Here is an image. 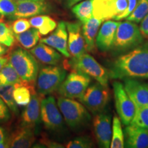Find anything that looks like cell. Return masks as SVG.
I'll use <instances>...</instances> for the list:
<instances>
[{"label": "cell", "instance_id": "obj_1", "mask_svg": "<svg viewBox=\"0 0 148 148\" xmlns=\"http://www.w3.org/2000/svg\"><path fill=\"white\" fill-rule=\"evenodd\" d=\"M111 79L148 78V43L137 46L118 57L108 69Z\"/></svg>", "mask_w": 148, "mask_h": 148}, {"label": "cell", "instance_id": "obj_2", "mask_svg": "<svg viewBox=\"0 0 148 148\" xmlns=\"http://www.w3.org/2000/svg\"><path fill=\"white\" fill-rule=\"evenodd\" d=\"M143 42V36L134 22L125 21L119 23L116 29L112 50L119 54L132 50Z\"/></svg>", "mask_w": 148, "mask_h": 148}, {"label": "cell", "instance_id": "obj_3", "mask_svg": "<svg viewBox=\"0 0 148 148\" xmlns=\"http://www.w3.org/2000/svg\"><path fill=\"white\" fill-rule=\"evenodd\" d=\"M9 62L24 82L34 84L38 76V65L30 51L17 48L9 56Z\"/></svg>", "mask_w": 148, "mask_h": 148}, {"label": "cell", "instance_id": "obj_4", "mask_svg": "<svg viewBox=\"0 0 148 148\" xmlns=\"http://www.w3.org/2000/svg\"><path fill=\"white\" fill-rule=\"evenodd\" d=\"M57 105L66 124L71 128L77 129L90 121L89 112L82 103L73 99L61 97L58 99Z\"/></svg>", "mask_w": 148, "mask_h": 148}, {"label": "cell", "instance_id": "obj_5", "mask_svg": "<svg viewBox=\"0 0 148 148\" xmlns=\"http://www.w3.org/2000/svg\"><path fill=\"white\" fill-rule=\"evenodd\" d=\"M68 64L73 71L85 74L95 79L97 82L104 86H108L109 75L108 69L101 65L92 56L83 53L77 58H72Z\"/></svg>", "mask_w": 148, "mask_h": 148}, {"label": "cell", "instance_id": "obj_6", "mask_svg": "<svg viewBox=\"0 0 148 148\" xmlns=\"http://www.w3.org/2000/svg\"><path fill=\"white\" fill-rule=\"evenodd\" d=\"M66 76L65 69L60 66H44L38 72L37 76V92L42 96L52 93L58 89Z\"/></svg>", "mask_w": 148, "mask_h": 148}, {"label": "cell", "instance_id": "obj_7", "mask_svg": "<svg viewBox=\"0 0 148 148\" xmlns=\"http://www.w3.org/2000/svg\"><path fill=\"white\" fill-rule=\"evenodd\" d=\"M110 97L108 86L99 82L88 86L79 101L93 114L102 112L108 104Z\"/></svg>", "mask_w": 148, "mask_h": 148}, {"label": "cell", "instance_id": "obj_8", "mask_svg": "<svg viewBox=\"0 0 148 148\" xmlns=\"http://www.w3.org/2000/svg\"><path fill=\"white\" fill-rule=\"evenodd\" d=\"M90 83V77L85 74L73 71L65 77L58 91L61 96L70 99H80Z\"/></svg>", "mask_w": 148, "mask_h": 148}, {"label": "cell", "instance_id": "obj_9", "mask_svg": "<svg viewBox=\"0 0 148 148\" xmlns=\"http://www.w3.org/2000/svg\"><path fill=\"white\" fill-rule=\"evenodd\" d=\"M92 16L101 21L119 19L126 10L127 0H92Z\"/></svg>", "mask_w": 148, "mask_h": 148}, {"label": "cell", "instance_id": "obj_10", "mask_svg": "<svg viewBox=\"0 0 148 148\" xmlns=\"http://www.w3.org/2000/svg\"><path fill=\"white\" fill-rule=\"evenodd\" d=\"M113 91L116 112L121 123L127 125L131 123L136 112V106L119 82L113 83Z\"/></svg>", "mask_w": 148, "mask_h": 148}, {"label": "cell", "instance_id": "obj_11", "mask_svg": "<svg viewBox=\"0 0 148 148\" xmlns=\"http://www.w3.org/2000/svg\"><path fill=\"white\" fill-rule=\"evenodd\" d=\"M40 119L44 126L49 130H60L63 126L62 114L52 96L42 99L40 102Z\"/></svg>", "mask_w": 148, "mask_h": 148}, {"label": "cell", "instance_id": "obj_12", "mask_svg": "<svg viewBox=\"0 0 148 148\" xmlns=\"http://www.w3.org/2000/svg\"><path fill=\"white\" fill-rule=\"evenodd\" d=\"M93 130L98 145L100 147L108 148L112 138L111 116L104 112H99L94 116Z\"/></svg>", "mask_w": 148, "mask_h": 148}, {"label": "cell", "instance_id": "obj_13", "mask_svg": "<svg viewBox=\"0 0 148 148\" xmlns=\"http://www.w3.org/2000/svg\"><path fill=\"white\" fill-rule=\"evenodd\" d=\"M68 32V49L72 58H77L86 51L81 23L65 22Z\"/></svg>", "mask_w": 148, "mask_h": 148}, {"label": "cell", "instance_id": "obj_14", "mask_svg": "<svg viewBox=\"0 0 148 148\" xmlns=\"http://www.w3.org/2000/svg\"><path fill=\"white\" fill-rule=\"evenodd\" d=\"M40 42L54 48L66 58L71 57L68 49V32L64 21L59 22L53 32L49 36L41 38Z\"/></svg>", "mask_w": 148, "mask_h": 148}, {"label": "cell", "instance_id": "obj_15", "mask_svg": "<svg viewBox=\"0 0 148 148\" xmlns=\"http://www.w3.org/2000/svg\"><path fill=\"white\" fill-rule=\"evenodd\" d=\"M124 88L136 108L148 105V86L133 78H125Z\"/></svg>", "mask_w": 148, "mask_h": 148}, {"label": "cell", "instance_id": "obj_16", "mask_svg": "<svg viewBox=\"0 0 148 148\" xmlns=\"http://www.w3.org/2000/svg\"><path fill=\"white\" fill-rule=\"evenodd\" d=\"M42 95L35 92L21 114V126L34 129L39 123L40 118V102Z\"/></svg>", "mask_w": 148, "mask_h": 148}, {"label": "cell", "instance_id": "obj_17", "mask_svg": "<svg viewBox=\"0 0 148 148\" xmlns=\"http://www.w3.org/2000/svg\"><path fill=\"white\" fill-rule=\"evenodd\" d=\"M49 9V5L45 1H17L16 10L12 19L40 15L47 12Z\"/></svg>", "mask_w": 148, "mask_h": 148}, {"label": "cell", "instance_id": "obj_18", "mask_svg": "<svg viewBox=\"0 0 148 148\" xmlns=\"http://www.w3.org/2000/svg\"><path fill=\"white\" fill-rule=\"evenodd\" d=\"M119 22L108 20L102 24L96 37L95 45L101 51L106 52L112 49L115 33Z\"/></svg>", "mask_w": 148, "mask_h": 148}, {"label": "cell", "instance_id": "obj_19", "mask_svg": "<svg viewBox=\"0 0 148 148\" xmlns=\"http://www.w3.org/2000/svg\"><path fill=\"white\" fill-rule=\"evenodd\" d=\"M123 133L125 138V147L129 148L148 147V130L130 123L125 127Z\"/></svg>", "mask_w": 148, "mask_h": 148}, {"label": "cell", "instance_id": "obj_20", "mask_svg": "<svg viewBox=\"0 0 148 148\" xmlns=\"http://www.w3.org/2000/svg\"><path fill=\"white\" fill-rule=\"evenodd\" d=\"M34 141V129L23 126L15 130L7 140L8 147L12 148L31 147Z\"/></svg>", "mask_w": 148, "mask_h": 148}, {"label": "cell", "instance_id": "obj_21", "mask_svg": "<svg viewBox=\"0 0 148 148\" xmlns=\"http://www.w3.org/2000/svg\"><path fill=\"white\" fill-rule=\"evenodd\" d=\"M30 52L40 62L49 65H56L62 60V56L56 49L41 42L34 46Z\"/></svg>", "mask_w": 148, "mask_h": 148}, {"label": "cell", "instance_id": "obj_22", "mask_svg": "<svg viewBox=\"0 0 148 148\" xmlns=\"http://www.w3.org/2000/svg\"><path fill=\"white\" fill-rule=\"evenodd\" d=\"M102 21L92 16L90 19L82 23V34L84 38L86 51H92L95 47L96 37Z\"/></svg>", "mask_w": 148, "mask_h": 148}, {"label": "cell", "instance_id": "obj_23", "mask_svg": "<svg viewBox=\"0 0 148 148\" xmlns=\"http://www.w3.org/2000/svg\"><path fill=\"white\" fill-rule=\"evenodd\" d=\"M31 26L39 31L40 35L45 36L54 30L57 23L52 18L47 15H37L29 20Z\"/></svg>", "mask_w": 148, "mask_h": 148}, {"label": "cell", "instance_id": "obj_24", "mask_svg": "<svg viewBox=\"0 0 148 148\" xmlns=\"http://www.w3.org/2000/svg\"><path fill=\"white\" fill-rule=\"evenodd\" d=\"M30 84L23 82L14 84H4L0 85V97L3 99L5 104L10 110H12L14 113H18V105L16 104L15 100L14 99L13 92L14 90L18 86L21 85H29Z\"/></svg>", "mask_w": 148, "mask_h": 148}, {"label": "cell", "instance_id": "obj_25", "mask_svg": "<svg viewBox=\"0 0 148 148\" xmlns=\"http://www.w3.org/2000/svg\"><path fill=\"white\" fill-rule=\"evenodd\" d=\"M16 40L20 45L25 49H31L36 45L40 38L39 31L35 27L27 29L25 32L18 34H14Z\"/></svg>", "mask_w": 148, "mask_h": 148}, {"label": "cell", "instance_id": "obj_26", "mask_svg": "<svg viewBox=\"0 0 148 148\" xmlns=\"http://www.w3.org/2000/svg\"><path fill=\"white\" fill-rule=\"evenodd\" d=\"M71 11L74 15L83 23L92 16V0H84L72 6Z\"/></svg>", "mask_w": 148, "mask_h": 148}, {"label": "cell", "instance_id": "obj_27", "mask_svg": "<svg viewBox=\"0 0 148 148\" xmlns=\"http://www.w3.org/2000/svg\"><path fill=\"white\" fill-rule=\"evenodd\" d=\"M35 92L34 84L21 85L14 89V99L18 106H26L30 101L32 94Z\"/></svg>", "mask_w": 148, "mask_h": 148}, {"label": "cell", "instance_id": "obj_28", "mask_svg": "<svg viewBox=\"0 0 148 148\" xmlns=\"http://www.w3.org/2000/svg\"><path fill=\"white\" fill-rule=\"evenodd\" d=\"M23 82H24L10 62H7L0 71V85L14 84Z\"/></svg>", "mask_w": 148, "mask_h": 148}, {"label": "cell", "instance_id": "obj_29", "mask_svg": "<svg viewBox=\"0 0 148 148\" xmlns=\"http://www.w3.org/2000/svg\"><path fill=\"white\" fill-rule=\"evenodd\" d=\"M112 138L110 147L123 148L125 147L124 133L121 127V123L117 116H114L112 120Z\"/></svg>", "mask_w": 148, "mask_h": 148}, {"label": "cell", "instance_id": "obj_30", "mask_svg": "<svg viewBox=\"0 0 148 148\" xmlns=\"http://www.w3.org/2000/svg\"><path fill=\"white\" fill-rule=\"evenodd\" d=\"M148 14V0H138L132 12L126 18L127 21L138 23Z\"/></svg>", "mask_w": 148, "mask_h": 148}, {"label": "cell", "instance_id": "obj_31", "mask_svg": "<svg viewBox=\"0 0 148 148\" xmlns=\"http://www.w3.org/2000/svg\"><path fill=\"white\" fill-rule=\"evenodd\" d=\"M15 42V37L10 25L0 18V43L6 47L13 46Z\"/></svg>", "mask_w": 148, "mask_h": 148}, {"label": "cell", "instance_id": "obj_32", "mask_svg": "<svg viewBox=\"0 0 148 148\" xmlns=\"http://www.w3.org/2000/svg\"><path fill=\"white\" fill-rule=\"evenodd\" d=\"M130 123L148 130V105L136 108V112Z\"/></svg>", "mask_w": 148, "mask_h": 148}, {"label": "cell", "instance_id": "obj_33", "mask_svg": "<svg viewBox=\"0 0 148 148\" xmlns=\"http://www.w3.org/2000/svg\"><path fill=\"white\" fill-rule=\"evenodd\" d=\"M16 7V0H0V15L12 18Z\"/></svg>", "mask_w": 148, "mask_h": 148}, {"label": "cell", "instance_id": "obj_34", "mask_svg": "<svg viewBox=\"0 0 148 148\" xmlns=\"http://www.w3.org/2000/svg\"><path fill=\"white\" fill-rule=\"evenodd\" d=\"M92 140L87 136H80L70 140L66 144L67 148H89L92 147Z\"/></svg>", "mask_w": 148, "mask_h": 148}, {"label": "cell", "instance_id": "obj_35", "mask_svg": "<svg viewBox=\"0 0 148 148\" xmlns=\"http://www.w3.org/2000/svg\"><path fill=\"white\" fill-rule=\"evenodd\" d=\"M10 27L14 34H18L30 28L31 25L25 18H20L10 24Z\"/></svg>", "mask_w": 148, "mask_h": 148}, {"label": "cell", "instance_id": "obj_36", "mask_svg": "<svg viewBox=\"0 0 148 148\" xmlns=\"http://www.w3.org/2000/svg\"><path fill=\"white\" fill-rule=\"evenodd\" d=\"M10 118V113L9 108L0 97V123L8 121Z\"/></svg>", "mask_w": 148, "mask_h": 148}, {"label": "cell", "instance_id": "obj_37", "mask_svg": "<svg viewBox=\"0 0 148 148\" xmlns=\"http://www.w3.org/2000/svg\"><path fill=\"white\" fill-rule=\"evenodd\" d=\"M137 1L138 0H127V1H128V5H127V8L126 9V10H125L124 13L120 16L119 19H118V21L123 19V18H126L130 14L132 13V11L134 10L135 7H136V3H137Z\"/></svg>", "mask_w": 148, "mask_h": 148}, {"label": "cell", "instance_id": "obj_38", "mask_svg": "<svg viewBox=\"0 0 148 148\" xmlns=\"http://www.w3.org/2000/svg\"><path fill=\"white\" fill-rule=\"evenodd\" d=\"M139 29L142 35L148 38V14L141 21Z\"/></svg>", "mask_w": 148, "mask_h": 148}, {"label": "cell", "instance_id": "obj_39", "mask_svg": "<svg viewBox=\"0 0 148 148\" xmlns=\"http://www.w3.org/2000/svg\"><path fill=\"white\" fill-rule=\"evenodd\" d=\"M82 1L83 0H65V6L67 8H70L75 4Z\"/></svg>", "mask_w": 148, "mask_h": 148}, {"label": "cell", "instance_id": "obj_40", "mask_svg": "<svg viewBox=\"0 0 148 148\" xmlns=\"http://www.w3.org/2000/svg\"><path fill=\"white\" fill-rule=\"evenodd\" d=\"M8 60H9L8 56H3L2 57H0V71H1V69H2L3 66H4L7 62H8Z\"/></svg>", "mask_w": 148, "mask_h": 148}, {"label": "cell", "instance_id": "obj_41", "mask_svg": "<svg viewBox=\"0 0 148 148\" xmlns=\"http://www.w3.org/2000/svg\"><path fill=\"white\" fill-rule=\"evenodd\" d=\"M8 51L9 49L8 47H5V45H3L0 43V57H2L6 54L8 52Z\"/></svg>", "mask_w": 148, "mask_h": 148}, {"label": "cell", "instance_id": "obj_42", "mask_svg": "<svg viewBox=\"0 0 148 148\" xmlns=\"http://www.w3.org/2000/svg\"><path fill=\"white\" fill-rule=\"evenodd\" d=\"M5 134L4 129L3 127H0V142L5 141Z\"/></svg>", "mask_w": 148, "mask_h": 148}, {"label": "cell", "instance_id": "obj_43", "mask_svg": "<svg viewBox=\"0 0 148 148\" xmlns=\"http://www.w3.org/2000/svg\"><path fill=\"white\" fill-rule=\"evenodd\" d=\"M4 147H8V143H7V140L5 141L0 142V148H4Z\"/></svg>", "mask_w": 148, "mask_h": 148}, {"label": "cell", "instance_id": "obj_44", "mask_svg": "<svg viewBox=\"0 0 148 148\" xmlns=\"http://www.w3.org/2000/svg\"><path fill=\"white\" fill-rule=\"evenodd\" d=\"M16 1H24V0H16ZM28 1H45V0H28Z\"/></svg>", "mask_w": 148, "mask_h": 148}]
</instances>
